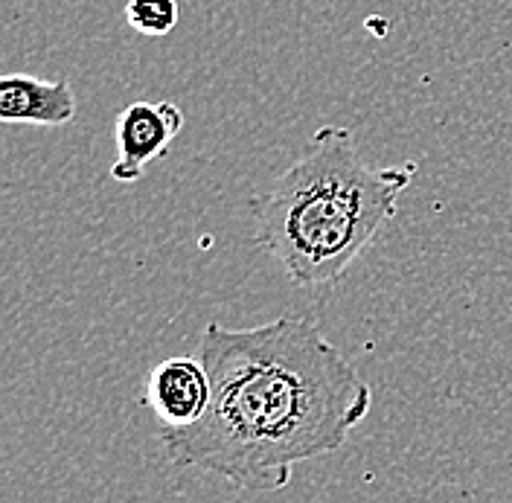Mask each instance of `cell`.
Segmentation results:
<instances>
[{"label": "cell", "mask_w": 512, "mask_h": 503, "mask_svg": "<svg viewBox=\"0 0 512 503\" xmlns=\"http://www.w3.org/2000/svg\"><path fill=\"white\" fill-rule=\"evenodd\" d=\"M198 358L210 405L187 428L160 431L163 454L242 489H286L294 466L338 451L373 408L370 384L306 317L207 323Z\"/></svg>", "instance_id": "1"}, {"label": "cell", "mask_w": 512, "mask_h": 503, "mask_svg": "<svg viewBox=\"0 0 512 503\" xmlns=\"http://www.w3.org/2000/svg\"><path fill=\"white\" fill-rule=\"evenodd\" d=\"M184 123L187 117L175 102H131L114 123L117 155L111 163V181L137 184L146 175V166L169 152Z\"/></svg>", "instance_id": "3"}, {"label": "cell", "mask_w": 512, "mask_h": 503, "mask_svg": "<svg viewBox=\"0 0 512 503\" xmlns=\"http://www.w3.org/2000/svg\"><path fill=\"white\" fill-rule=\"evenodd\" d=\"M126 21L131 30L149 38L169 35L178 24V0H128Z\"/></svg>", "instance_id": "6"}, {"label": "cell", "mask_w": 512, "mask_h": 503, "mask_svg": "<svg viewBox=\"0 0 512 503\" xmlns=\"http://www.w3.org/2000/svg\"><path fill=\"white\" fill-rule=\"evenodd\" d=\"M416 163L373 169L355 134L323 126L274 187L251 198L256 242L297 288H329L396 216Z\"/></svg>", "instance_id": "2"}, {"label": "cell", "mask_w": 512, "mask_h": 503, "mask_svg": "<svg viewBox=\"0 0 512 503\" xmlns=\"http://www.w3.org/2000/svg\"><path fill=\"white\" fill-rule=\"evenodd\" d=\"M210 376L201 358H166L152 367L146 381V402L166 428H187L210 405Z\"/></svg>", "instance_id": "4"}, {"label": "cell", "mask_w": 512, "mask_h": 503, "mask_svg": "<svg viewBox=\"0 0 512 503\" xmlns=\"http://www.w3.org/2000/svg\"><path fill=\"white\" fill-rule=\"evenodd\" d=\"M76 94L64 79H35L27 73H9L0 79V120L21 126L56 128L73 123Z\"/></svg>", "instance_id": "5"}]
</instances>
